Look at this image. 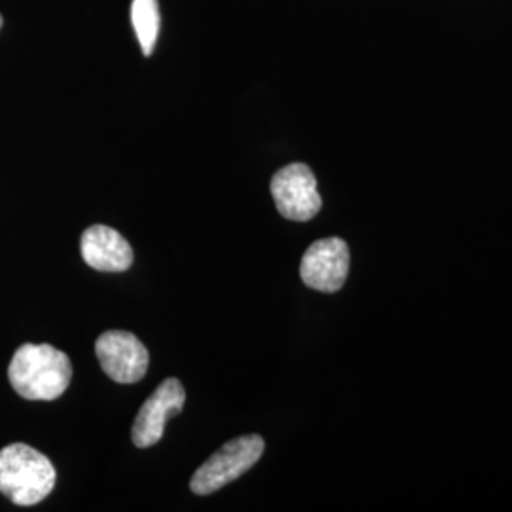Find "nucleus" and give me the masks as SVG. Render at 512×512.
Returning a JSON list of instances; mask_svg holds the SVG:
<instances>
[{
	"mask_svg": "<svg viewBox=\"0 0 512 512\" xmlns=\"http://www.w3.org/2000/svg\"><path fill=\"white\" fill-rule=\"evenodd\" d=\"M73 378L69 357L50 344H23L8 366V380L27 401L59 399Z\"/></svg>",
	"mask_w": 512,
	"mask_h": 512,
	"instance_id": "nucleus-1",
	"label": "nucleus"
},
{
	"mask_svg": "<svg viewBox=\"0 0 512 512\" xmlns=\"http://www.w3.org/2000/svg\"><path fill=\"white\" fill-rule=\"evenodd\" d=\"M54 486V465L44 454L21 442L0 450V494L14 505H37L52 494Z\"/></svg>",
	"mask_w": 512,
	"mask_h": 512,
	"instance_id": "nucleus-2",
	"label": "nucleus"
},
{
	"mask_svg": "<svg viewBox=\"0 0 512 512\" xmlns=\"http://www.w3.org/2000/svg\"><path fill=\"white\" fill-rule=\"evenodd\" d=\"M264 439L260 435H243L226 442L203 463L190 480L194 494L209 495L219 492L226 484L245 475L264 454Z\"/></svg>",
	"mask_w": 512,
	"mask_h": 512,
	"instance_id": "nucleus-3",
	"label": "nucleus"
},
{
	"mask_svg": "<svg viewBox=\"0 0 512 512\" xmlns=\"http://www.w3.org/2000/svg\"><path fill=\"white\" fill-rule=\"evenodd\" d=\"M275 207L281 217L306 222L323 207L317 179L306 164H291L279 169L270 184Z\"/></svg>",
	"mask_w": 512,
	"mask_h": 512,
	"instance_id": "nucleus-4",
	"label": "nucleus"
},
{
	"mask_svg": "<svg viewBox=\"0 0 512 512\" xmlns=\"http://www.w3.org/2000/svg\"><path fill=\"white\" fill-rule=\"evenodd\" d=\"M95 355L105 374L116 384H137L148 370V351L126 330H109L95 342Z\"/></svg>",
	"mask_w": 512,
	"mask_h": 512,
	"instance_id": "nucleus-5",
	"label": "nucleus"
},
{
	"mask_svg": "<svg viewBox=\"0 0 512 512\" xmlns=\"http://www.w3.org/2000/svg\"><path fill=\"white\" fill-rule=\"evenodd\" d=\"M349 274V247L342 238L311 243L300 264L302 281L319 293H338Z\"/></svg>",
	"mask_w": 512,
	"mask_h": 512,
	"instance_id": "nucleus-6",
	"label": "nucleus"
},
{
	"mask_svg": "<svg viewBox=\"0 0 512 512\" xmlns=\"http://www.w3.org/2000/svg\"><path fill=\"white\" fill-rule=\"evenodd\" d=\"M186 391L177 378H169L156 387V391L141 406L133 421L131 439L137 448H150L164 437L165 423L181 414Z\"/></svg>",
	"mask_w": 512,
	"mask_h": 512,
	"instance_id": "nucleus-7",
	"label": "nucleus"
},
{
	"mask_svg": "<svg viewBox=\"0 0 512 512\" xmlns=\"http://www.w3.org/2000/svg\"><path fill=\"white\" fill-rule=\"evenodd\" d=\"M84 262L97 272H126L133 264V249L128 239L114 228L95 224L80 239Z\"/></svg>",
	"mask_w": 512,
	"mask_h": 512,
	"instance_id": "nucleus-8",
	"label": "nucleus"
},
{
	"mask_svg": "<svg viewBox=\"0 0 512 512\" xmlns=\"http://www.w3.org/2000/svg\"><path fill=\"white\" fill-rule=\"evenodd\" d=\"M131 23L139 38L143 54L152 55L158 31H160V8L158 0H133L131 2Z\"/></svg>",
	"mask_w": 512,
	"mask_h": 512,
	"instance_id": "nucleus-9",
	"label": "nucleus"
},
{
	"mask_svg": "<svg viewBox=\"0 0 512 512\" xmlns=\"http://www.w3.org/2000/svg\"><path fill=\"white\" fill-rule=\"evenodd\" d=\"M0 27H2V16H0Z\"/></svg>",
	"mask_w": 512,
	"mask_h": 512,
	"instance_id": "nucleus-10",
	"label": "nucleus"
}]
</instances>
